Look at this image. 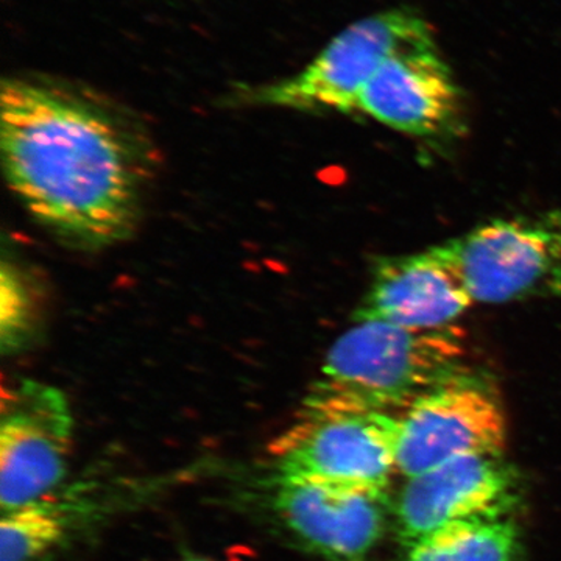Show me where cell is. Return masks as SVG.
<instances>
[{
    "mask_svg": "<svg viewBox=\"0 0 561 561\" xmlns=\"http://www.w3.org/2000/svg\"><path fill=\"white\" fill-rule=\"evenodd\" d=\"M357 113L416 138L448 135L460 124L459 84L435 43L409 47L383 62Z\"/></svg>",
    "mask_w": 561,
    "mask_h": 561,
    "instance_id": "10",
    "label": "cell"
},
{
    "mask_svg": "<svg viewBox=\"0 0 561 561\" xmlns=\"http://www.w3.org/2000/svg\"><path fill=\"white\" fill-rule=\"evenodd\" d=\"M435 43L419 11L397 7L353 22L300 72L256 88L257 105L298 111L357 113V103L383 62L409 47Z\"/></svg>",
    "mask_w": 561,
    "mask_h": 561,
    "instance_id": "3",
    "label": "cell"
},
{
    "mask_svg": "<svg viewBox=\"0 0 561 561\" xmlns=\"http://www.w3.org/2000/svg\"><path fill=\"white\" fill-rule=\"evenodd\" d=\"M400 413L360 405L302 404L273 443L276 472L387 490L397 471Z\"/></svg>",
    "mask_w": 561,
    "mask_h": 561,
    "instance_id": "4",
    "label": "cell"
},
{
    "mask_svg": "<svg viewBox=\"0 0 561 561\" xmlns=\"http://www.w3.org/2000/svg\"><path fill=\"white\" fill-rule=\"evenodd\" d=\"M0 149L11 190L58 236L105 247L135 228L146 157L124 122L99 103L39 80H5Z\"/></svg>",
    "mask_w": 561,
    "mask_h": 561,
    "instance_id": "1",
    "label": "cell"
},
{
    "mask_svg": "<svg viewBox=\"0 0 561 561\" xmlns=\"http://www.w3.org/2000/svg\"><path fill=\"white\" fill-rule=\"evenodd\" d=\"M445 247L474 302L561 297V213L490 221Z\"/></svg>",
    "mask_w": 561,
    "mask_h": 561,
    "instance_id": "5",
    "label": "cell"
},
{
    "mask_svg": "<svg viewBox=\"0 0 561 561\" xmlns=\"http://www.w3.org/2000/svg\"><path fill=\"white\" fill-rule=\"evenodd\" d=\"M472 302L470 287L443 243L421 253L379 261L354 321L437 330L453 327Z\"/></svg>",
    "mask_w": 561,
    "mask_h": 561,
    "instance_id": "9",
    "label": "cell"
},
{
    "mask_svg": "<svg viewBox=\"0 0 561 561\" xmlns=\"http://www.w3.org/2000/svg\"><path fill=\"white\" fill-rule=\"evenodd\" d=\"M512 476L500 456H468L408 478L394 507L408 546L449 524L501 516L512 500Z\"/></svg>",
    "mask_w": 561,
    "mask_h": 561,
    "instance_id": "11",
    "label": "cell"
},
{
    "mask_svg": "<svg viewBox=\"0 0 561 561\" xmlns=\"http://www.w3.org/2000/svg\"><path fill=\"white\" fill-rule=\"evenodd\" d=\"M272 507L302 548L328 561H364L381 541L387 490L276 472Z\"/></svg>",
    "mask_w": 561,
    "mask_h": 561,
    "instance_id": "8",
    "label": "cell"
},
{
    "mask_svg": "<svg viewBox=\"0 0 561 561\" xmlns=\"http://www.w3.org/2000/svg\"><path fill=\"white\" fill-rule=\"evenodd\" d=\"M79 511L76 497L50 493L3 513L0 561H35L46 556L68 537Z\"/></svg>",
    "mask_w": 561,
    "mask_h": 561,
    "instance_id": "13",
    "label": "cell"
},
{
    "mask_svg": "<svg viewBox=\"0 0 561 561\" xmlns=\"http://www.w3.org/2000/svg\"><path fill=\"white\" fill-rule=\"evenodd\" d=\"M31 298L24 280L14 268L3 264L0 283V328L3 348H14L24 341L31 323Z\"/></svg>",
    "mask_w": 561,
    "mask_h": 561,
    "instance_id": "14",
    "label": "cell"
},
{
    "mask_svg": "<svg viewBox=\"0 0 561 561\" xmlns=\"http://www.w3.org/2000/svg\"><path fill=\"white\" fill-rule=\"evenodd\" d=\"M467 337L457 324L412 330L356 321L328 351L302 404L360 405L401 413L424 393L465 371Z\"/></svg>",
    "mask_w": 561,
    "mask_h": 561,
    "instance_id": "2",
    "label": "cell"
},
{
    "mask_svg": "<svg viewBox=\"0 0 561 561\" xmlns=\"http://www.w3.org/2000/svg\"><path fill=\"white\" fill-rule=\"evenodd\" d=\"M518 534L502 516L442 527L409 546L405 561H515Z\"/></svg>",
    "mask_w": 561,
    "mask_h": 561,
    "instance_id": "12",
    "label": "cell"
},
{
    "mask_svg": "<svg viewBox=\"0 0 561 561\" xmlns=\"http://www.w3.org/2000/svg\"><path fill=\"white\" fill-rule=\"evenodd\" d=\"M507 420L486 383L461 371L400 413L397 471L405 478L468 456H501Z\"/></svg>",
    "mask_w": 561,
    "mask_h": 561,
    "instance_id": "6",
    "label": "cell"
},
{
    "mask_svg": "<svg viewBox=\"0 0 561 561\" xmlns=\"http://www.w3.org/2000/svg\"><path fill=\"white\" fill-rule=\"evenodd\" d=\"M190 561H205V560H190Z\"/></svg>",
    "mask_w": 561,
    "mask_h": 561,
    "instance_id": "15",
    "label": "cell"
},
{
    "mask_svg": "<svg viewBox=\"0 0 561 561\" xmlns=\"http://www.w3.org/2000/svg\"><path fill=\"white\" fill-rule=\"evenodd\" d=\"M73 416L57 387L24 379L3 398L0 505L14 511L60 485L68 471Z\"/></svg>",
    "mask_w": 561,
    "mask_h": 561,
    "instance_id": "7",
    "label": "cell"
}]
</instances>
